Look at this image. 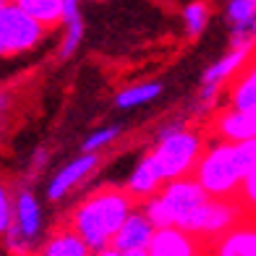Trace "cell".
I'll return each mask as SVG.
<instances>
[{
  "label": "cell",
  "instance_id": "6da1fadb",
  "mask_svg": "<svg viewBox=\"0 0 256 256\" xmlns=\"http://www.w3.org/2000/svg\"><path fill=\"white\" fill-rule=\"evenodd\" d=\"M256 168V138L248 142H222L212 138L206 144L194 178L212 199H238L243 178Z\"/></svg>",
  "mask_w": 256,
  "mask_h": 256
},
{
  "label": "cell",
  "instance_id": "7a4b0ae2",
  "mask_svg": "<svg viewBox=\"0 0 256 256\" xmlns=\"http://www.w3.org/2000/svg\"><path fill=\"white\" fill-rule=\"evenodd\" d=\"M136 204L138 202L126 191V186L123 188H118V186H102V188L92 191L74 209L68 225L89 243L92 251H100V248L112 246L118 230L131 217Z\"/></svg>",
  "mask_w": 256,
  "mask_h": 256
},
{
  "label": "cell",
  "instance_id": "3957f363",
  "mask_svg": "<svg viewBox=\"0 0 256 256\" xmlns=\"http://www.w3.org/2000/svg\"><path fill=\"white\" fill-rule=\"evenodd\" d=\"M209 202V194L194 176L176 178L162 186V191L146 199L142 209L157 228H186L191 217Z\"/></svg>",
  "mask_w": 256,
  "mask_h": 256
},
{
  "label": "cell",
  "instance_id": "277c9868",
  "mask_svg": "<svg viewBox=\"0 0 256 256\" xmlns=\"http://www.w3.org/2000/svg\"><path fill=\"white\" fill-rule=\"evenodd\" d=\"M204 149H206V142L199 131H191L183 123H172L160 131L157 146L152 149V154L165 180H176V178L194 176Z\"/></svg>",
  "mask_w": 256,
  "mask_h": 256
},
{
  "label": "cell",
  "instance_id": "5b68a950",
  "mask_svg": "<svg viewBox=\"0 0 256 256\" xmlns=\"http://www.w3.org/2000/svg\"><path fill=\"white\" fill-rule=\"evenodd\" d=\"M44 29L18 0H3L0 3V55L16 58L21 52L34 50L44 40Z\"/></svg>",
  "mask_w": 256,
  "mask_h": 256
},
{
  "label": "cell",
  "instance_id": "8992f818",
  "mask_svg": "<svg viewBox=\"0 0 256 256\" xmlns=\"http://www.w3.org/2000/svg\"><path fill=\"white\" fill-rule=\"evenodd\" d=\"M246 220H251V217L246 214V209H243V204L238 199H212L209 196V202L191 217V222L183 230H188L209 243V240L220 238L222 232L232 230L236 225L246 222Z\"/></svg>",
  "mask_w": 256,
  "mask_h": 256
},
{
  "label": "cell",
  "instance_id": "52a82bcc",
  "mask_svg": "<svg viewBox=\"0 0 256 256\" xmlns=\"http://www.w3.org/2000/svg\"><path fill=\"white\" fill-rule=\"evenodd\" d=\"M209 134L222 142H248L256 138V110L222 108L214 112Z\"/></svg>",
  "mask_w": 256,
  "mask_h": 256
},
{
  "label": "cell",
  "instance_id": "ba28073f",
  "mask_svg": "<svg viewBox=\"0 0 256 256\" xmlns=\"http://www.w3.org/2000/svg\"><path fill=\"white\" fill-rule=\"evenodd\" d=\"M152 256H209L206 240L183 228H157V236L149 246Z\"/></svg>",
  "mask_w": 256,
  "mask_h": 256
},
{
  "label": "cell",
  "instance_id": "9c48e42d",
  "mask_svg": "<svg viewBox=\"0 0 256 256\" xmlns=\"http://www.w3.org/2000/svg\"><path fill=\"white\" fill-rule=\"evenodd\" d=\"M157 236V225L146 217L144 209H134L131 217L123 222V228L118 230L112 246L118 248L120 254H128V251H149L152 240Z\"/></svg>",
  "mask_w": 256,
  "mask_h": 256
},
{
  "label": "cell",
  "instance_id": "30bf717a",
  "mask_svg": "<svg viewBox=\"0 0 256 256\" xmlns=\"http://www.w3.org/2000/svg\"><path fill=\"white\" fill-rule=\"evenodd\" d=\"M209 256H256V220L236 225L220 238L206 243Z\"/></svg>",
  "mask_w": 256,
  "mask_h": 256
},
{
  "label": "cell",
  "instance_id": "8fae6325",
  "mask_svg": "<svg viewBox=\"0 0 256 256\" xmlns=\"http://www.w3.org/2000/svg\"><path fill=\"white\" fill-rule=\"evenodd\" d=\"M97 165H100L97 152H84L81 157H76L74 162H68V165H66V168L50 180L48 199H50V202H60L63 196H66V194H71L81 180H86L92 172L97 170Z\"/></svg>",
  "mask_w": 256,
  "mask_h": 256
},
{
  "label": "cell",
  "instance_id": "7c38bea8",
  "mask_svg": "<svg viewBox=\"0 0 256 256\" xmlns=\"http://www.w3.org/2000/svg\"><path fill=\"white\" fill-rule=\"evenodd\" d=\"M165 176H162V170L157 165V160L154 154L149 152L146 157H142V162L136 165V170L131 172V178H128L126 183V191L134 196L136 202H146V199H152V196H157L162 191V186H165Z\"/></svg>",
  "mask_w": 256,
  "mask_h": 256
},
{
  "label": "cell",
  "instance_id": "4fadbf2b",
  "mask_svg": "<svg viewBox=\"0 0 256 256\" xmlns=\"http://www.w3.org/2000/svg\"><path fill=\"white\" fill-rule=\"evenodd\" d=\"M42 230V212H40V204L34 199L32 191H18L16 196V222L6 236H18L24 238L26 243H34Z\"/></svg>",
  "mask_w": 256,
  "mask_h": 256
},
{
  "label": "cell",
  "instance_id": "5bb4252c",
  "mask_svg": "<svg viewBox=\"0 0 256 256\" xmlns=\"http://www.w3.org/2000/svg\"><path fill=\"white\" fill-rule=\"evenodd\" d=\"M228 108L256 110V50L228 84Z\"/></svg>",
  "mask_w": 256,
  "mask_h": 256
},
{
  "label": "cell",
  "instance_id": "9a60e30c",
  "mask_svg": "<svg viewBox=\"0 0 256 256\" xmlns=\"http://www.w3.org/2000/svg\"><path fill=\"white\" fill-rule=\"evenodd\" d=\"M37 256H94V251L71 225H66V228H58L44 240V246L40 248Z\"/></svg>",
  "mask_w": 256,
  "mask_h": 256
},
{
  "label": "cell",
  "instance_id": "2e32d148",
  "mask_svg": "<svg viewBox=\"0 0 256 256\" xmlns=\"http://www.w3.org/2000/svg\"><path fill=\"white\" fill-rule=\"evenodd\" d=\"M256 48H232L228 55H222L217 63H212L204 71V76H202V84H214V86H225L228 89V84L232 81V76H236L243 66H246V60L251 58V52H254Z\"/></svg>",
  "mask_w": 256,
  "mask_h": 256
},
{
  "label": "cell",
  "instance_id": "e0dca14e",
  "mask_svg": "<svg viewBox=\"0 0 256 256\" xmlns=\"http://www.w3.org/2000/svg\"><path fill=\"white\" fill-rule=\"evenodd\" d=\"M24 10L40 21L44 29H55L63 24V16H66V6L63 0H18Z\"/></svg>",
  "mask_w": 256,
  "mask_h": 256
},
{
  "label": "cell",
  "instance_id": "ac0fdd59",
  "mask_svg": "<svg viewBox=\"0 0 256 256\" xmlns=\"http://www.w3.org/2000/svg\"><path fill=\"white\" fill-rule=\"evenodd\" d=\"M162 94V84L160 81H144V84H134L123 92L115 94V104L120 110H128V108H138V104H146Z\"/></svg>",
  "mask_w": 256,
  "mask_h": 256
},
{
  "label": "cell",
  "instance_id": "d6986e66",
  "mask_svg": "<svg viewBox=\"0 0 256 256\" xmlns=\"http://www.w3.org/2000/svg\"><path fill=\"white\" fill-rule=\"evenodd\" d=\"M209 16H212V8H209L206 0H194L191 6H186L183 10V21H186V34L191 40L202 37V32L209 24Z\"/></svg>",
  "mask_w": 256,
  "mask_h": 256
},
{
  "label": "cell",
  "instance_id": "ffe728a7",
  "mask_svg": "<svg viewBox=\"0 0 256 256\" xmlns=\"http://www.w3.org/2000/svg\"><path fill=\"white\" fill-rule=\"evenodd\" d=\"M118 136H120V128L118 126H104V128H100V131L89 134L84 138V144H81V149H84V152H100V149L110 146Z\"/></svg>",
  "mask_w": 256,
  "mask_h": 256
},
{
  "label": "cell",
  "instance_id": "44dd1931",
  "mask_svg": "<svg viewBox=\"0 0 256 256\" xmlns=\"http://www.w3.org/2000/svg\"><path fill=\"white\" fill-rule=\"evenodd\" d=\"M238 202L243 204L246 214L251 220H256V168L248 172L246 178H243V186H240V191H238Z\"/></svg>",
  "mask_w": 256,
  "mask_h": 256
},
{
  "label": "cell",
  "instance_id": "7402d4cb",
  "mask_svg": "<svg viewBox=\"0 0 256 256\" xmlns=\"http://www.w3.org/2000/svg\"><path fill=\"white\" fill-rule=\"evenodd\" d=\"M16 222V199H10V191L3 188L0 191V230H3V236L14 228Z\"/></svg>",
  "mask_w": 256,
  "mask_h": 256
},
{
  "label": "cell",
  "instance_id": "603a6c76",
  "mask_svg": "<svg viewBox=\"0 0 256 256\" xmlns=\"http://www.w3.org/2000/svg\"><path fill=\"white\" fill-rule=\"evenodd\" d=\"M94 256H123L115 246H108V248H100V251H94Z\"/></svg>",
  "mask_w": 256,
  "mask_h": 256
},
{
  "label": "cell",
  "instance_id": "cb8c5ba5",
  "mask_svg": "<svg viewBox=\"0 0 256 256\" xmlns=\"http://www.w3.org/2000/svg\"><path fill=\"white\" fill-rule=\"evenodd\" d=\"M123 256H152V254H149V251H128Z\"/></svg>",
  "mask_w": 256,
  "mask_h": 256
}]
</instances>
